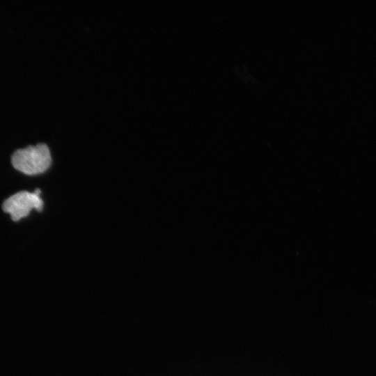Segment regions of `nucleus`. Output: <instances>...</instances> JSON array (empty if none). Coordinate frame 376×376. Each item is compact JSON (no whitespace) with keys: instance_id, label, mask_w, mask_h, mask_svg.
I'll use <instances>...</instances> for the list:
<instances>
[{"instance_id":"nucleus-2","label":"nucleus","mask_w":376,"mask_h":376,"mask_svg":"<svg viewBox=\"0 0 376 376\" xmlns=\"http://www.w3.org/2000/svg\"><path fill=\"white\" fill-rule=\"evenodd\" d=\"M40 190L33 192L27 191H19L3 202V210L8 213L13 221H17L29 215L33 209L40 212L43 207V201L40 198Z\"/></svg>"},{"instance_id":"nucleus-1","label":"nucleus","mask_w":376,"mask_h":376,"mask_svg":"<svg viewBox=\"0 0 376 376\" xmlns=\"http://www.w3.org/2000/svg\"><path fill=\"white\" fill-rule=\"evenodd\" d=\"M52 162L51 150L45 143H38L17 149L11 155L13 166L28 175L45 172L50 167Z\"/></svg>"}]
</instances>
